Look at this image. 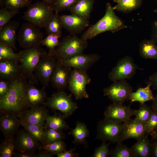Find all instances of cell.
I'll return each instance as SVG.
<instances>
[{
  "label": "cell",
  "mask_w": 157,
  "mask_h": 157,
  "mask_svg": "<svg viewBox=\"0 0 157 157\" xmlns=\"http://www.w3.org/2000/svg\"><path fill=\"white\" fill-rule=\"evenodd\" d=\"M145 124L146 133L149 135L157 129V113L152 110L150 117Z\"/></svg>",
  "instance_id": "44"
},
{
  "label": "cell",
  "mask_w": 157,
  "mask_h": 157,
  "mask_svg": "<svg viewBox=\"0 0 157 157\" xmlns=\"http://www.w3.org/2000/svg\"><path fill=\"white\" fill-rule=\"evenodd\" d=\"M153 12L154 13H157V9H156L153 10Z\"/></svg>",
  "instance_id": "56"
},
{
  "label": "cell",
  "mask_w": 157,
  "mask_h": 157,
  "mask_svg": "<svg viewBox=\"0 0 157 157\" xmlns=\"http://www.w3.org/2000/svg\"><path fill=\"white\" fill-rule=\"evenodd\" d=\"M10 86V81L0 79V98L4 96L9 91Z\"/></svg>",
  "instance_id": "45"
},
{
  "label": "cell",
  "mask_w": 157,
  "mask_h": 157,
  "mask_svg": "<svg viewBox=\"0 0 157 157\" xmlns=\"http://www.w3.org/2000/svg\"><path fill=\"white\" fill-rule=\"evenodd\" d=\"M148 135L146 133L130 148L134 157L151 156V142L148 138Z\"/></svg>",
  "instance_id": "24"
},
{
  "label": "cell",
  "mask_w": 157,
  "mask_h": 157,
  "mask_svg": "<svg viewBox=\"0 0 157 157\" xmlns=\"http://www.w3.org/2000/svg\"><path fill=\"white\" fill-rule=\"evenodd\" d=\"M60 19L62 27L72 35L81 32L89 26L88 19L76 14L60 15Z\"/></svg>",
  "instance_id": "15"
},
{
  "label": "cell",
  "mask_w": 157,
  "mask_h": 157,
  "mask_svg": "<svg viewBox=\"0 0 157 157\" xmlns=\"http://www.w3.org/2000/svg\"><path fill=\"white\" fill-rule=\"evenodd\" d=\"M21 57L20 52L15 53L11 47L0 42V59H11L19 62Z\"/></svg>",
  "instance_id": "34"
},
{
  "label": "cell",
  "mask_w": 157,
  "mask_h": 157,
  "mask_svg": "<svg viewBox=\"0 0 157 157\" xmlns=\"http://www.w3.org/2000/svg\"><path fill=\"white\" fill-rule=\"evenodd\" d=\"M139 53L143 58L157 60V45L151 39H144L139 44Z\"/></svg>",
  "instance_id": "27"
},
{
  "label": "cell",
  "mask_w": 157,
  "mask_h": 157,
  "mask_svg": "<svg viewBox=\"0 0 157 157\" xmlns=\"http://www.w3.org/2000/svg\"><path fill=\"white\" fill-rule=\"evenodd\" d=\"M21 74L18 62L11 59H0V78L10 81Z\"/></svg>",
  "instance_id": "23"
},
{
  "label": "cell",
  "mask_w": 157,
  "mask_h": 157,
  "mask_svg": "<svg viewBox=\"0 0 157 157\" xmlns=\"http://www.w3.org/2000/svg\"><path fill=\"white\" fill-rule=\"evenodd\" d=\"M147 83L150 84L154 89L157 90V72L150 76Z\"/></svg>",
  "instance_id": "48"
},
{
  "label": "cell",
  "mask_w": 157,
  "mask_h": 157,
  "mask_svg": "<svg viewBox=\"0 0 157 157\" xmlns=\"http://www.w3.org/2000/svg\"><path fill=\"white\" fill-rule=\"evenodd\" d=\"M151 156L157 157V140H153L151 142Z\"/></svg>",
  "instance_id": "51"
},
{
  "label": "cell",
  "mask_w": 157,
  "mask_h": 157,
  "mask_svg": "<svg viewBox=\"0 0 157 157\" xmlns=\"http://www.w3.org/2000/svg\"><path fill=\"white\" fill-rule=\"evenodd\" d=\"M152 112L151 107L144 103L140 105V108L133 110V114L136 119L144 123H146L150 117Z\"/></svg>",
  "instance_id": "37"
},
{
  "label": "cell",
  "mask_w": 157,
  "mask_h": 157,
  "mask_svg": "<svg viewBox=\"0 0 157 157\" xmlns=\"http://www.w3.org/2000/svg\"><path fill=\"white\" fill-rule=\"evenodd\" d=\"M88 40L76 35L64 37L58 45L49 53L57 60H64L82 53L87 48Z\"/></svg>",
  "instance_id": "4"
},
{
  "label": "cell",
  "mask_w": 157,
  "mask_h": 157,
  "mask_svg": "<svg viewBox=\"0 0 157 157\" xmlns=\"http://www.w3.org/2000/svg\"><path fill=\"white\" fill-rule=\"evenodd\" d=\"M69 133V134L73 137V143L83 145L85 144L86 139L89 135L86 125L79 122H76L75 127Z\"/></svg>",
  "instance_id": "28"
},
{
  "label": "cell",
  "mask_w": 157,
  "mask_h": 157,
  "mask_svg": "<svg viewBox=\"0 0 157 157\" xmlns=\"http://www.w3.org/2000/svg\"><path fill=\"white\" fill-rule=\"evenodd\" d=\"M74 148L58 154L56 155L57 157H76L78 156V154L74 152Z\"/></svg>",
  "instance_id": "47"
},
{
  "label": "cell",
  "mask_w": 157,
  "mask_h": 157,
  "mask_svg": "<svg viewBox=\"0 0 157 157\" xmlns=\"http://www.w3.org/2000/svg\"><path fill=\"white\" fill-rule=\"evenodd\" d=\"M65 119L62 114H55L53 115L48 114L46 118L44 129L50 128L62 131L69 129V126L65 121Z\"/></svg>",
  "instance_id": "26"
},
{
  "label": "cell",
  "mask_w": 157,
  "mask_h": 157,
  "mask_svg": "<svg viewBox=\"0 0 157 157\" xmlns=\"http://www.w3.org/2000/svg\"><path fill=\"white\" fill-rule=\"evenodd\" d=\"M151 30V39L156 43H157V19L152 23Z\"/></svg>",
  "instance_id": "46"
},
{
  "label": "cell",
  "mask_w": 157,
  "mask_h": 157,
  "mask_svg": "<svg viewBox=\"0 0 157 157\" xmlns=\"http://www.w3.org/2000/svg\"><path fill=\"white\" fill-rule=\"evenodd\" d=\"M45 105L35 106L26 109L18 115L26 122L44 129L48 110Z\"/></svg>",
  "instance_id": "18"
},
{
  "label": "cell",
  "mask_w": 157,
  "mask_h": 157,
  "mask_svg": "<svg viewBox=\"0 0 157 157\" xmlns=\"http://www.w3.org/2000/svg\"><path fill=\"white\" fill-rule=\"evenodd\" d=\"M4 0H0V7L1 8L4 6Z\"/></svg>",
  "instance_id": "55"
},
{
  "label": "cell",
  "mask_w": 157,
  "mask_h": 157,
  "mask_svg": "<svg viewBox=\"0 0 157 157\" xmlns=\"http://www.w3.org/2000/svg\"><path fill=\"white\" fill-rule=\"evenodd\" d=\"M112 157H134L131 148L122 142L117 143L115 148L110 151Z\"/></svg>",
  "instance_id": "36"
},
{
  "label": "cell",
  "mask_w": 157,
  "mask_h": 157,
  "mask_svg": "<svg viewBox=\"0 0 157 157\" xmlns=\"http://www.w3.org/2000/svg\"><path fill=\"white\" fill-rule=\"evenodd\" d=\"M58 36L53 34L48 35L42 41V45L46 46L48 49V52L53 51L59 44L60 38Z\"/></svg>",
  "instance_id": "41"
},
{
  "label": "cell",
  "mask_w": 157,
  "mask_h": 157,
  "mask_svg": "<svg viewBox=\"0 0 157 157\" xmlns=\"http://www.w3.org/2000/svg\"><path fill=\"white\" fill-rule=\"evenodd\" d=\"M150 84L147 83V86L144 88H140L136 91L132 92L130 99L132 102L138 101L140 105L143 104L148 101L153 100L154 97L150 88Z\"/></svg>",
  "instance_id": "29"
},
{
  "label": "cell",
  "mask_w": 157,
  "mask_h": 157,
  "mask_svg": "<svg viewBox=\"0 0 157 157\" xmlns=\"http://www.w3.org/2000/svg\"><path fill=\"white\" fill-rule=\"evenodd\" d=\"M151 107L153 110L157 113V95L153 100Z\"/></svg>",
  "instance_id": "52"
},
{
  "label": "cell",
  "mask_w": 157,
  "mask_h": 157,
  "mask_svg": "<svg viewBox=\"0 0 157 157\" xmlns=\"http://www.w3.org/2000/svg\"><path fill=\"white\" fill-rule=\"evenodd\" d=\"M139 69L133 58L126 56L119 60L115 66L108 73V76L112 81L131 79Z\"/></svg>",
  "instance_id": "10"
},
{
  "label": "cell",
  "mask_w": 157,
  "mask_h": 157,
  "mask_svg": "<svg viewBox=\"0 0 157 157\" xmlns=\"http://www.w3.org/2000/svg\"><path fill=\"white\" fill-rule=\"evenodd\" d=\"M0 10V30L10 21L11 19L18 13V11L10 10L5 7Z\"/></svg>",
  "instance_id": "40"
},
{
  "label": "cell",
  "mask_w": 157,
  "mask_h": 157,
  "mask_svg": "<svg viewBox=\"0 0 157 157\" xmlns=\"http://www.w3.org/2000/svg\"><path fill=\"white\" fill-rule=\"evenodd\" d=\"M20 52L21 57L19 62L22 74L28 82L36 84L38 81L34 72L41 58L47 52L40 46L24 49Z\"/></svg>",
  "instance_id": "3"
},
{
  "label": "cell",
  "mask_w": 157,
  "mask_h": 157,
  "mask_svg": "<svg viewBox=\"0 0 157 157\" xmlns=\"http://www.w3.org/2000/svg\"><path fill=\"white\" fill-rule=\"evenodd\" d=\"M46 138V144L65 139V134L63 131L50 128L44 129Z\"/></svg>",
  "instance_id": "35"
},
{
  "label": "cell",
  "mask_w": 157,
  "mask_h": 157,
  "mask_svg": "<svg viewBox=\"0 0 157 157\" xmlns=\"http://www.w3.org/2000/svg\"><path fill=\"white\" fill-rule=\"evenodd\" d=\"M0 129L5 138L13 137L20 124L18 116L13 113L0 112Z\"/></svg>",
  "instance_id": "19"
},
{
  "label": "cell",
  "mask_w": 157,
  "mask_h": 157,
  "mask_svg": "<svg viewBox=\"0 0 157 157\" xmlns=\"http://www.w3.org/2000/svg\"><path fill=\"white\" fill-rule=\"evenodd\" d=\"M57 62V60L48 52L40 59L34 74L43 87L48 86Z\"/></svg>",
  "instance_id": "12"
},
{
  "label": "cell",
  "mask_w": 157,
  "mask_h": 157,
  "mask_svg": "<svg viewBox=\"0 0 157 157\" xmlns=\"http://www.w3.org/2000/svg\"><path fill=\"white\" fill-rule=\"evenodd\" d=\"M58 13L55 11L53 17L45 28L48 35H55L60 38L63 27Z\"/></svg>",
  "instance_id": "31"
},
{
  "label": "cell",
  "mask_w": 157,
  "mask_h": 157,
  "mask_svg": "<svg viewBox=\"0 0 157 157\" xmlns=\"http://www.w3.org/2000/svg\"><path fill=\"white\" fill-rule=\"evenodd\" d=\"M21 74L10 81L8 93L0 98V112L11 113L17 115L29 109L25 97V90L28 82Z\"/></svg>",
  "instance_id": "1"
},
{
  "label": "cell",
  "mask_w": 157,
  "mask_h": 157,
  "mask_svg": "<svg viewBox=\"0 0 157 157\" xmlns=\"http://www.w3.org/2000/svg\"><path fill=\"white\" fill-rule=\"evenodd\" d=\"M101 58L96 53L79 54L64 60H57L63 65L72 68L87 71Z\"/></svg>",
  "instance_id": "13"
},
{
  "label": "cell",
  "mask_w": 157,
  "mask_h": 157,
  "mask_svg": "<svg viewBox=\"0 0 157 157\" xmlns=\"http://www.w3.org/2000/svg\"><path fill=\"white\" fill-rule=\"evenodd\" d=\"M114 6L109 3L106 4L104 16L94 24L89 27L82 34L81 38L88 40L107 31L114 33L124 28L123 21L115 14Z\"/></svg>",
  "instance_id": "2"
},
{
  "label": "cell",
  "mask_w": 157,
  "mask_h": 157,
  "mask_svg": "<svg viewBox=\"0 0 157 157\" xmlns=\"http://www.w3.org/2000/svg\"><path fill=\"white\" fill-rule=\"evenodd\" d=\"M19 118L21 125L25 130L39 141L43 145L46 144V138L44 129L37 125L29 123L22 118Z\"/></svg>",
  "instance_id": "30"
},
{
  "label": "cell",
  "mask_w": 157,
  "mask_h": 157,
  "mask_svg": "<svg viewBox=\"0 0 157 157\" xmlns=\"http://www.w3.org/2000/svg\"><path fill=\"white\" fill-rule=\"evenodd\" d=\"M146 133L145 123L135 118L131 119L123 123V130L117 143L122 142L124 140L130 138H134L137 140Z\"/></svg>",
  "instance_id": "14"
},
{
  "label": "cell",
  "mask_w": 157,
  "mask_h": 157,
  "mask_svg": "<svg viewBox=\"0 0 157 157\" xmlns=\"http://www.w3.org/2000/svg\"><path fill=\"white\" fill-rule=\"evenodd\" d=\"M57 61L50 82L53 87L58 91H64L68 87V81L72 69Z\"/></svg>",
  "instance_id": "20"
},
{
  "label": "cell",
  "mask_w": 157,
  "mask_h": 157,
  "mask_svg": "<svg viewBox=\"0 0 157 157\" xmlns=\"http://www.w3.org/2000/svg\"><path fill=\"white\" fill-rule=\"evenodd\" d=\"M133 88L126 80L113 82V83L103 90L104 95L107 97L113 103L123 104L130 100Z\"/></svg>",
  "instance_id": "11"
},
{
  "label": "cell",
  "mask_w": 157,
  "mask_h": 157,
  "mask_svg": "<svg viewBox=\"0 0 157 157\" xmlns=\"http://www.w3.org/2000/svg\"><path fill=\"white\" fill-rule=\"evenodd\" d=\"M114 1L117 2L119 0H113Z\"/></svg>",
  "instance_id": "57"
},
{
  "label": "cell",
  "mask_w": 157,
  "mask_h": 157,
  "mask_svg": "<svg viewBox=\"0 0 157 157\" xmlns=\"http://www.w3.org/2000/svg\"><path fill=\"white\" fill-rule=\"evenodd\" d=\"M133 115V110L130 106L115 103L106 107L104 113L105 118L122 123L131 119Z\"/></svg>",
  "instance_id": "17"
},
{
  "label": "cell",
  "mask_w": 157,
  "mask_h": 157,
  "mask_svg": "<svg viewBox=\"0 0 157 157\" xmlns=\"http://www.w3.org/2000/svg\"><path fill=\"white\" fill-rule=\"evenodd\" d=\"M36 154L35 152L25 151L20 152H16L14 157H35Z\"/></svg>",
  "instance_id": "49"
},
{
  "label": "cell",
  "mask_w": 157,
  "mask_h": 157,
  "mask_svg": "<svg viewBox=\"0 0 157 157\" xmlns=\"http://www.w3.org/2000/svg\"><path fill=\"white\" fill-rule=\"evenodd\" d=\"M34 84L28 82L25 88V97L29 108L44 105L48 98L45 91V88L39 89Z\"/></svg>",
  "instance_id": "21"
},
{
  "label": "cell",
  "mask_w": 157,
  "mask_h": 157,
  "mask_svg": "<svg viewBox=\"0 0 157 157\" xmlns=\"http://www.w3.org/2000/svg\"><path fill=\"white\" fill-rule=\"evenodd\" d=\"M19 25L18 22L12 21L5 25L0 30V42L16 49L17 31Z\"/></svg>",
  "instance_id": "22"
},
{
  "label": "cell",
  "mask_w": 157,
  "mask_h": 157,
  "mask_svg": "<svg viewBox=\"0 0 157 157\" xmlns=\"http://www.w3.org/2000/svg\"><path fill=\"white\" fill-rule=\"evenodd\" d=\"M142 0H119L114 6L115 10L124 13H128L139 8Z\"/></svg>",
  "instance_id": "33"
},
{
  "label": "cell",
  "mask_w": 157,
  "mask_h": 157,
  "mask_svg": "<svg viewBox=\"0 0 157 157\" xmlns=\"http://www.w3.org/2000/svg\"><path fill=\"white\" fill-rule=\"evenodd\" d=\"M15 150V138H5L1 141L0 145V157H14Z\"/></svg>",
  "instance_id": "32"
},
{
  "label": "cell",
  "mask_w": 157,
  "mask_h": 157,
  "mask_svg": "<svg viewBox=\"0 0 157 157\" xmlns=\"http://www.w3.org/2000/svg\"><path fill=\"white\" fill-rule=\"evenodd\" d=\"M94 0H78L68 10L72 14H76L88 19L92 11Z\"/></svg>",
  "instance_id": "25"
},
{
  "label": "cell",
  "mask_w": 157,
  "mask_h": 157,
  "mask_svg": "<svg viewBox=\"0 0 157 157\" xmlns=\"http://www.w3.org/2000/svg\"><path fill=\"white\" fill-rule=\"evenodd\" d=\"M91 81L87 71L72 68L68 81V88L77 100L88 98L86 86Z\"/></svg>",
  "instance_id": "7"
},
{
  "label": "cell",
  "mask_w": 157,
  "mask_h": 157,
  "mask_svg": "<svg viewBox=\"0 0 157 157\" xmlns=\"http://www.w3.org/2000/svg\"><path fill=\"white\" fill-rule=\"evenodd\" d=\"M54 155L44 149H41L37 154L35 157H52Z\"/></svg>",
  "instance_id": "50"
},
{
  "label": "cell",
  "mask_w": 157,
  "mask_h": 157,
  "mask_svg": "<svg viewBox=\"0 0 157 157\" xmlns=\"http://www.w3.org/2000/svg\"><path fill=\"white\" fill-rule=\"evenodd\" d=\"M149 135L151 136L152 140H157V129L152 132Z\"/></svg>",
  "instance_id": "53"
},
{
  "label": "cell",
  "mask_w": 157,
  "mask_h": 157,
  "mask_svg": "<svg viewBox=\"0 0 157 157\" xmlns=\"http://www.w3.org/2000/svg\"><path fill=\"white\" fill-rule=\"evenodd\" d=\"M42 1L52 6L56 0H42Z\"/></svg>",
  "instance_id": "54"
},
{
  "label": "cell",
  "mask_w": 157,
  "mask_h": 157,
  "mask_svg": "<svg viewBox=\"0 0 157 157\" xmlns=\"http://www.w3.org/2000/svg\"><path fill=\"white\" fill-rule=\"evenodd\" d=\"M111 142L107 143L106 141H102L101 145L97 147L91 156L93 157H107L110 156V151L109 146Z\"/></svg>",
  "instance_id": "43"
},
{
  "label": "cell",
  "mask_w": 157,
  "mask_h": 157,
  "mask_svg": "<svg viewBox=\"0 0 157 157\" xmlns=\"http://www.w3.org/2000/svg\"><path fill=\"white\" fill-rule=\"evenodd\" d=\"M66 145L63 140L43 145L42 149H44L54 155L67 150Z\"/></svg>",
  "instance_id": "39"
},
{
  "label": "cell",
  "mask_w": 157,
  "mask_h": 157,
  "mask_svg": "<svg viewBox=\"0 0 157 157\" xmlns=\"http://www.w3.org/2000/svg\"><path fill=\"white\" fill-rule=\"evenodd\" d=\"M23 18L39 28H45L54 13L52 6L42 1L30 5Z\"/></svg>",
  "instance_id": "5"
},
{
  "label": "cell",
  "mask_w": 157,
  "mask_h": 157,
  "mask_svg": "<svg viewBox=\"0 0 157 157\" xmlns=\"http://www.w3.org/2000/svg\"><path fill=\"white\" fill-rule=\"evenodd\" d=\"M44 105L53 110L59 111L65 119L78 108L76 104L72 101L71 96L64 91H58L48 98Z\"/></svg>",
  "instance_id": "6"
},
{
  "label": "cell",
  "mask_w": 157,
  "mask_h": 157,
  "mask_svg": "<svg viewBox=\"0 0 157 157\" xmlns=\"http://www.w3.org/2000/svg\"><path fill=\"white\" fill-rule=\"evenodd\" d=\"M32 0H4V7L9 10L15 11L23 7H28Z\"/></svg>",
  "instance_id": "38"
},
{
  "label": "cell",
  "mask_w": 157,
  "mask_h": 157,
  "mask_svg": "<svg viewBox=\"0 0 157 157\" xmlns=\"http://www.w3.org/2000/svg\"><path fill=\"white\" fill-rule=\"evenodd\" d=\"M123 127V123L104 118L97 124L96 138L115 144L117 142Z\"/></svg>",
  "instance_id": "9"
},
{
  "label": "cell",
  "mask_w": 157,
  "mask_h": 157,
  "mask_svg": "<svg viewBox=\"0 0 157 157\" xmlns=\"http://www.w3.org/2000/svg\"><path fill=\"white\" fill-rule=\"evenodd\" d=\"M78 0H56L52 6L55 11L58 13L74 5Z\"/></svg>",
  "instance_id": "42"
},
{
  "label": "cell",
  "mask_w": 157,
  "mask_h": 157,
  "mask_svg": "<svg viewBox=\"0 0 157 157\" xmlns=\"http://www.w3.org/2000/svg\"><path fill=\"white\" fill-rule=\"evenodd\" d=\"M15 143L16 150L20 152H35L42 149L43 145L25 130L18 131L16 134Z\"/></svg>",
  "instance_id": "16"
},
{
  "label": "cell",
  "mask_w": 157,
  "mask_h": 157,
  "mask_svg": "<svg viewBox=\"0 0 157 157\" xmlns=\"http://www.w3.org/2000/svg\"><path fill=\"white\" fill-rule=\"evenodd\" d=\"M43 33L33 24L24 23L20 28L17 35V40L22 48L24 49L42 45L44 38Z\"/></svg>",
  "instance_id": "8"
}]
</instances>
